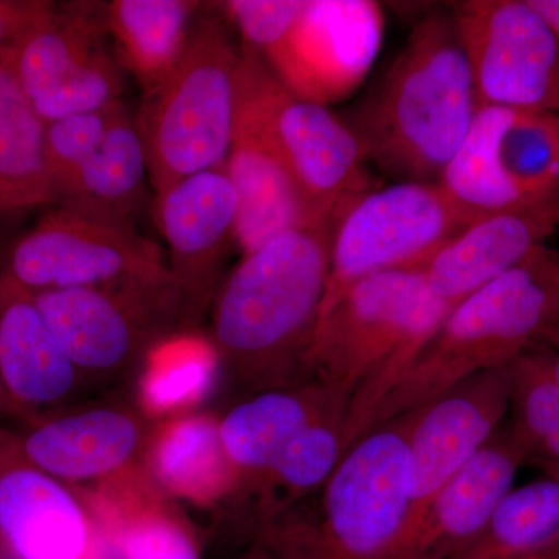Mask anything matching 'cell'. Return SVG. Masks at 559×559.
Wrapping results in <instances>:
<instances>
[{
	"label": "cell",
	"mask_w": 559,
	"mask_h": 559,
	"mask_svg": "<svg viewBox=\"0 0 559 559\" xmlns=\"http://www.w3.org/2000/svg\"><path fill=\"white\" fill-rule=\"evenodd\" d=\"M330 274V224L286 231L224 280L213 305L221 370L249 393L311 380L308 356Z\"/></svg>",
	"instance_id": "cell-1"
},
{
	"label": "cell",
	"mask_w": 559,
	"mask_h": 559,
	"mask_svg": "<svg viewBox=\"0 0 559 559\" xmlns=\"http://www.w3.org/2000/svg\"><path fill=\"white\" fill-rule=\"evenodd\" d=\"M480 105L451 9L428 11L355 119L366 153L399 182H437Z\"/></svg>",
	"instance_id": "cell-2"
},
{
	"label": "cell",
	"mask_w": 559,
	"mask_h": 559,
	"mask_svg": "<svg viewBox=\"0 0 559 559\" xmlns=\"http://www.w3.org/2000/svg\"><path fill=\"white\" fill-rule=\"evenodd\" d=\"M451 310L423 267H407L359 280L319 316L308 366L312 381L347 396L345 451L369 432Z\"/></svg>",
	"instance_id": "cell-3"
},
{
	"label": "cell",
	"mask_w": 559,
	"mask_h": 559,
	"mask_svg": "<svg viewBox=\"0 0 559 559\" xmlns=\"http://www.w3.org/2000/svg\"><path fill=\"white\" fill-rule=\"evenodd\" d=\"M559 319V252L544 246L528 260L455 305L373 426L426 406L474 374L509 366L549 341Z\"/></svg>",
	"instance_id": "cell-4"
},
{
	"label": "cell",
	"mask_w": 559,
	"mask_h": 559,
	"mask_svg": "<svg viewBox=\"0 0 559 559\" xmlns=\"http://www.w3.org/2000/svg\"><path fill=\"white\" fill-rule=\"evenodd\" d=\"M241 57L223 17H200L171 75L143 95L134 120L154 194L226 164L237 119Z\"/></svg>",
	"instance_id": "cell-5"
},
{
	"label": "cell",
	"mask_w": 559,
	"mask_h": 559,
	"mask_svg": "<svg viewBox=\"0 0 559 559\" xmlns=\"http://www.w3.org/2000/svg\"><path fill=\"white\" fill-rule=\"evenodd\" d=\"M417 409L352 444L323 485L312 521L326 559H395L409 533V436Z\"/></svg>",
	"instance_id": "cell-6"
},
{
	"label": "cell",
	"mask_w": 559,
	"mask_h": 559,
	"mask_svg": "<svg viewBox=\"0 0 559 559\" xmlns=\"http://www.w3.org/2000/svg\"><path fill=\"white\" fill-rule=\"evenodd\" d=\"M468 226L439 182H396L342 202L330 221L329 285L320 314L359 280L425 266Z\"/></svg>",
	"instance_id": "cell-7"
},
{
	"label": "cell",
	"mask_w": 559,
	"mask_h": 559,
	"mask_svg": "<svg viewBox=\"0 0 559 559\" xmlns=\"http://www.w3.org/2000/svg\"><path fill=\"white\" fill-rule=\"evenodd\" d=\"M0 274L32 294L132 283L176 288L164 252L134 224L68 205H55L14 245Z\"/></svg>",
	"instance_id": "cell-8"
},
{
	"label": "cell",
	"mask_w": 559,
	"mask_h": 559,
	"mask_svg": "<svg viewBox=\"0 0 559 559\" xmlns=\"http://www.w3.org/2000/svg\"><path fill=\"white\" fill-rule=\"evenodd\" d=\"M450 9L480 106L559 112V39L528 0Z\"/></svg>",
	"instance_id": "cell-9"
},
{
	"label": "cell",
	"mask_w": 559,
	"mask_h": 559,
	"mask_svg": "<svg viewBox=\"0 0 559 559\" xmlns=\"http://www.w3.org/2000/svg\"><path fill=\"white\" fill-rule=\"evenodd\" d=\"M33 299L81 374L128 369L157 344L156 323L180 312L178 290L138 283L44 290Z\"/></svg>",
	"instance_id": "cell-10"
},
{
	"label": "cell",
	"mask_w": 559,
	"mask_h": 559,
	"mask_svg": "<svg viewBox=\"0 0 559 559\" xmlns=\"http://www.w3.org/2000/svg\"><path fill=\"white\" fill-rule=\"evenodd\" d=\"M241 49L237 119L224 170L237 193V245L248 255L286 231L311 226L267 117L266 64L255 50Z\"/></svg>",
	"instance_id": "cell-11"
},
{
	"label": "cell",
	"mask_w": 559,
	"mask_h": 559,
	"mask_svg": "<svg viewBox=\"0 0 559 559\" xmlns=\"http://www.w3.org/2000/svg\"><path fill=\"white\" fill-rule=\"evenodd\" d=\"M384 16L369 0H307L286 38L264 55L296 97L329 105L359 86L380 50Z\"/></svg>",
	"instance_id": "cell-12"
},
{
	"label": "cell",
	"mask_w": 559,
	"mask_h": 559,
	"mask_svg": "<svg viewBox=\"0 0 559 559\" xmlns=\"http://www.w3.org/2000/svg\"><path fill=\"white\" fill-rule=\"evenodd\" d=\"M263 95L272 131L304 200L308 224L329 226L342 202L371 189L362 145L347 121L337 119L329 106L290 94L267 66Z\"/></svg>",
	"instance_id": "cell-13"
},
{
	"label": "cell",
	"mask_w": 559,
	"mask_h": 559,
	"mask_svg": "<svg viewBox=\"0 0 559 559\" xmlns=\"http://www.w3.org/2000/svg\"><path fill=\"white\" fill-rule=\"evenodd\" d=\"M0 547L11 559H106L97 521L69 485L24 457L0 429Z\"/></svg>",
	"instance_id": "cell-14"
},
{
	"label": "cell",
	"mask_w": 559,
	"mask_h": 559,
	"mask_svg": "<svg viewBox=\"0 0 559 559\" xmlns=\"http://www.w3.org/2000/svg\"><path fill=\"white\" fill-rule=\"evenodd\" d=\"M510 401L509 364L474 374L417 409L409 436L407 538L439 489L498 433Z\"/></svg>",
	"instance_id": "cell-15"
},
{
	"label": "cell",
	"mask_w": 559,
	"mask_h": 559,
	"mask_svg": "<svg viewBox=\"0 0 559 559\" xmlns=\"http://www.w3.org/2000/svg\"><path fill=\"white\" fill-rule=\"evenodd\" d=\"M237 193L224 167L156 194L154 221L167 246L180 316L197 318L204 310L227 250L237 242Z\"/></svg>",
	"instance_id": "cell-16"
},
{
	"label": "cell",
	"mask_w": 559,
	"mask_h": 559,
	"mask_svg": "<svg viewBox=\"0 0 559 559\" xmlns=\"http://www.w3.org/2000/svg\"><path fill=\"white\" fill-rule=\"evenodd\" d=\"M527 463L510 429H499L439 489L395 559H452L485 528Z\"/></svg>",
	"instance_id": "cell-17"
},
{
	"label": "cell",
	"mask_w": 559,
	"mask_h": 559,
	"mask_svg": "<svg viewBox=\"0 0 559 559\" xmlns=\"http://www.w3.org/2000/svg\"><path fill=\"white\" fill-rule=\"evenodd\" d=\"M559 227V200L474 221L423 266L430 290L450 308L520 266Z\"/></svg>",
	"instance_id": "cell-18"
},
{
	"label": "cell",
	"mask_w": 559,
	"mask_h": 559,
	"mask_svg": "<svg viewBox=\"0 0 559 559\" xmlns=\"http://www.w3.org/2000/svg\"><path fill=\"white\" fill-rule=\"evenodd\" d=\"M143 432L138 415L116 407L44 415L13 430L24 457L66 485L121 476L142 450Z\"/></svg>",
	"instance_id": "cell-19"
},
{
	"label": "cell",
	"mask_w": 559,
	"mask_h": 559,
	"mask_svg": "<svg viewBox=\"0 0 559 559\" xmlns=\"http://www.w3.org/2000/svg\"><path fill=\"white\" fill-rule=\"evenodd\" d=\"M81 377L33 294L0 274V388L7 414L27 421L49 415L75 392Z\"/></svg>",
	"instance_id": "cell-20"
},
{
	"label": "cell",
	"mask_w": 559,
	"mask_h": 559,
	"mask_svg": "<svg viewBox=\"0 0 559 559\" xmlns=\"http://www.w3.org/2000/svg\"><path fill=\"white\" fill-rule=\"evenodd\" d=\"M347 409V396L319 381L261 390L218 419L221 441L240 480L257 484L301 430Z\"/></svg>",
	"instance_id": "cell-21"
},
{
	"label": "cell",
	"mask_w": 559,
	"mask_h": 559,
	"mask_svg": "<svg viewBox=\"0 0 559 559\" xmlns=\"http://www.w3.org/2000/svg\"><path fill=\"white\" fill-rule=\"evenodd\" d=\"M146 465L162 491L207 506L240 481L219 436L218 418L183 414L165 419L151 437Z\"/></svg>",
	"instance_id": "cell-22"
},
{
	"label": "cell",
	"mask_w": 559,
	"mask_h": 559,
	"mask_svg": "<svg viewBox=\"0 0 559 559\" xmlns=\"http://www.w3.org/2000/svg\"><path fill=\"white\" fill-rule=\"evenodd\" d=\"M47 123L22 90L13 47H0V213L57 205L46 150Z\"/></svg>",
	"instance_id": "cell-23"
},
{
	"label": "cell",
	"mask_w": 559,
	"mask_h": 559,
	"mask_svg": "<svg viewBox=\"0 0 559 559\" xmlns=\"http://www.w3.org/2000/svg\"><path fill=\"white\" fill-rule=\"evenodd\" d=\"M108 3L62 2L13 46L14 70L31 102L38 100L108 49Z\"/></svg>",
	"instance_id": "cell-24"
},
{
	"label": "cell",
	"mask_w": 559,
	"mask_h": 559,
	"mask_svg": "<svg viewBox=\"0 0 559 559\" xmlns=\"http://www.w3.org/2000/svg\"><path fill=\"white\" fill-rule=\"evenodd\" d=\"M201 2L114 0L108 2L109 36L121 68L130 70L143 95L171 75L189 46Z\"/></svg>",
	"instance_id": "cell-25"
},
{
	"label": "cell",
	"mask_w": 559,
	"mask_h": 559,
	"mask_svg": "<svg viewBox=\"0 0 559 559\" xmlns=\"http://www.w3.org/2000/svg\"><path fill=\"white\" fill-rule=\"evenodd\" d=\"M150 183L135 120L121 105L98 148L81 165L60 204L132 224Z\"/></svg>",
	"instance_id": "cell-26"
},
{
	"label": "cell",
	"mask_w": 559,
	"mask_h": 559,
	"mask_svg": "<svg viewBox=\"0 0 559 559\" xmlns=\"http://www.w3.org/2000/svg\"><path fill=\"white\" fill-rule=\"evenodd\" d=\"M509 112L506 108L480 106L468 134L437 180L469 224L492 213L528 205L500 164L499 139Z\"/></svg>",
	"instance_id": "cell-27"
},
{
	"label": "cell",
	"mask_w": 559,
	"mask_h": 559,
	"mask_svg": "<svg viewBox=\"0 0 559 559\" xmlns=\"http://www.w3.org/2000/svg\"><path fill=\"white\" fill-rule=\"evenodd\" d=\"M559 549V474L513 488L452 559H514Z\"/></svg>",
	"instance_id": "cell-28"
},
{
	"label": "cell",
	"mask_w": 559,
	"mask_h": 559,
	"mask_svg": "<svg viewBox=\"0 0 559 559\" xmlns=\"http://www.w3.org/2000/svg\"><path fill=\"white\" fill-rule=\"evenodd\" d=\"M219 371L212 342L189 334L159 341L143 359L140 404L153 417L190 414L215 388Z\"/></svg>",
	"instance_id": "cell-29"
},
{
	"label": "cell",
	"mask_w": 559,
	"mask_h": 559,
	"mask_svg": "<svg viewBox=\"0 0 559 559\" xmlns=\"http://www.w3.org/2000/svg\"><path fill=\"white\" fill-rule=\"evenodd\" d=\"M347 412L312 423L301 430L259 481L260 530L288 513V507L322 488L345 454Z\"/></svg>",
	"instance_id": "cell-30"
},
{
	"label": "cell",
	"mask_w": 559,
	"mask_h": 559,
	"mask_svg": "<svg viewBox=\"0 0 559 559\" xmlns=\"http://www.w3.org/2000/svg\"><path fill=\"white\" fill-rule=\"evenodd\" d=\"M97 521L117 559H201L193 530L145 496L106 498Z\"/></svg>",
	"instance_id": "cell-31"
},
{
	"label": "cell",
	"mask_w": 559,
	"mask_h": 559,
	"mask_svg": "<svg viewBox=\"0 0 559 559\" xmlns=\"http://www.w3.org/2000/svg\"><path fill=\"white\" fill-rule=\"evenodd\" d=\"M499 157L525 204L559 200V112L510 109Z\"/></svg>",
	"instance_id": "cell-32"
},
{
	"label": "cell",
	"mask_w": 559,
	"mask_h": 559,
	"mask_svg": "<svg viewBox=\"0 0 559 559\" xmlns=\"http://www.w3.org/2000/svg\"><path fill=\"white\" fill-rule=\"evenodd\" d=\"M538 345L510 364V433L527 463L540 444L559 433V384L547 370Z\"/></svg>",
	"instance_id": "cell-33"
},
{
	"label": "cell",
	"mask_w": 559,
	"mask_h": 559,
	"mask_svg": "<svg viewBox=\"0 0 559 559\" xmlns=\"http://www.w3.org/2000/svg\"><path fill=\"white\" fill-rule=\"evenodd\" d=\"M116 51H100L60 86L32 102L46 123L83 116L120 102L123 72Z\"/></svg>",
	"instance_id": "cell-34"
},
{
	"label": "cell",
	"mask_w": 559,
	"mask_h": 559,
	"mask_svg": "<svg viewBox=\"0 0 559 559\" xmlns=\"http://www.w3.org/2000/svg\"><path fill=\"white\" fill-rule=\"evenodd\" d=\"M123 103L108 108L47 123V167L57 205L64 197L81 165L100 145Z\"/></svg>",
	"instance_id": "cell-35"
},
{
	"label": "cell",
	"mask_w": 559,
	"mask_h": 559,
	"mask_svg": "<svg viewBox=\"0 0 559 559\" xmlns=\"http://www.w3.org/2000/svg\"><path fill=\"white\" fill-rule=\"evenodd\" d=\"M218 5L240 33L242 46L264 57L286 38L304 13L307 0H229Z\"/></svg>",
	"instance_id": "cell-36"
},
{
	"label": "cell",
	"mask_w": 559,
	"mask_h": 559,
	"mask_svg": "<svg viewBox=\"0 0 559 559\" xmlns=\"http://www.w3.org/2000/svg\"><path fill=\"white\" fill-rule=\"evenodd\" d=\"M55 9L57 2L47 0H0V47H13Z\"/></svg>",
	"instance_id": "cell-37"
},
{
	"label": "cell",
	"mask_w": 559,
	"mask_h": 559,
	"mask_svg": "<svg viewBox=\"0 0 559 559\" xmlns=\"http://www.w3.org/2000/svg\"><path fill=\"white\" fill-rule=\"evenodd\" d=\"M528 3L559 39V0H528Z\"/></svg>",
	"instance_id": "cell-38"
},
{
	"label": "cell",
	"mask_w": 559,
	"mask_h": 559,
	"mask_svg": "<svg viewBox=\"0 0 559 559\" xmlns=\"http://www.w3.org/2000/svg\"><path fill=\"white\" fill-rule=\"evenodd\" d=\"M538 347L547 370L550 371L551 377H554V380L559 384V347L546 344V342L539 344Z\"/></svg>",
	"instance_id": "cell-39"
},
{
	"label": "cell",
	"mask_w": 559,
	"mask_h": 559,
	"mask_svg": "<svg viewBox=\"0 0 559 559\" xmlns=\"http://www.w3.org/2000/svg\"><path fill=\"white\" fill-rule=\"evenodd\" d=\"M240 559H275V557L272 555V551L267 549L266 544L261 543L260 539H255L250 544L249 549L242 554Z\"/></svg>",
	"instance_id": "cell-40"
},
{
	"label": "cell",
	"mask_w": 559,
	"mask_h": 559,
	"mask_svg": "<svg viewBox=\"0 0 559 559\" xmlns=\"http://www.w3.org/2000/svg\"><path fill=\"white\" fill-rule=\"evenodd\" d=\"M514 559H559V549L546 551V554L532 555V557H522Z\"/></svg>",
	"instance_id": "cell-41"
},
{
	"label": "cell",
	"mask_w": 559,
	"mask_h": 559,
	"mask_svg": "<svg viewBox=\"0 0 559 559\" xmlns=\"http://www.w3.org/2000/svg\"><path fill=\"white\" fill-rule=\"evenodd\" d=\"M546 344L555 345V347H559V319L557 323V329H555L554 333L549 337V341Z\"/></svg>",
	"instance_id": "cell-42"
},
{
	"label": "cell",
	"mask_w": 559,
	"mask_h": 559,
	"mask_svg": "<svg viewBox=\"0 0 559 559\" xmlns=\"http://www.w3.org/2000/svg\"><path fill=\"white\" fill-rule=\"evenodd\" d=\"M0 414H7L5 400H3L2 388H0Z\"/></svg>",
	"instance_id": "cell-43"
},
{
	"label": "cell",
	"mask_w": 559,
	"mask_h": 559,
	"mask_svg": "<svg viewBox=\"0 0 559 559\" xmlns=\"http://www.w3.org/2000/svg\"><path fill=\"white\" fill-rule=\"evenodd\" d=\"M546 473H555V474H559V469H549V471H546Z\"/></svg>",
	"instance_id": "cell-44"
}]
</instances>
